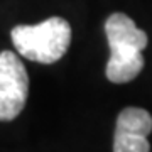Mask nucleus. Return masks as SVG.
Returning a JSON list of instances; mask_svg holds the SVG:
<instances>
[{
  "label": "nucleus",
  "instance_id": "1",
  "mask_svg": "<svg viewBox=\"0 0 152 152\" xmlns=\"http://www.w3.org/2000/svg\"><path fill=\"white\" fill-rule=\"evenodd\" d=\"M10 37L17 53L26 59L53 64L69 49L71 26L63 17H49L34 26H15Z\"/></svg>",
  "mask_w": 152,
  "mask_h": 152
},
{
  "label": "nucleus",
  "instance_id": "5",
  "mask_svg": "<svg viewBox=\"0 0 152 152\" xmlns=\"http://www.w3.org/2000/svg\"><path fill=\"white\" fill-rule=\"evenodd\" d=\"M105 34L108 39V46H132L144 51L147 48V34L135 26L129 15L122 12H115L105 22Z\"/></svg>",
  "mask_w": 152,
  "mask_h": 152
},
{
  "label": "nucleus",
  "instance_id": "4",
  "mask_svg": "<svg viewBox=\"0 0 152 152\" xmlns=\"http://www.w3.org/2000/svg\"><path fill=\"white\" fill-rule=\"evenodd\" d=\"M108 48L110 58L105 69L108 81L122 85L137 78L144 68V56L140 49L132 46H108Z\"/></svg>",
  "mask_w": 152,
  "mask_h": 152
},
{
  "label": "nucleus",
  "instance_id": "3",
  "mask_svg": "<svg viewBox=\"0 0 152 152\" xmlns=\"http://www.w3.org/2000/svg\"><path fill=\"white\" fill-rule=\"evenodd\" d=\"M152 132V117L144 108L129 107L120 112L115 127L113 152H149L147 135Z\"/></svg>",
  "mask_w": 152,
  "mask_h": 152
},
{
  "label": "nucleus",
  "instance_id": "2",
  "mask_svg": "<svg viewBox=\"0 0 152 152\" xmlns=\"http://www.w3.org/2000/svg\"><path fill=\"white\" fill-rule=\"evenodd\" d=\"M29 75L20 58L12 51L0 53V120L17 118L27 102Z\"/></svg>",
  "mask_w": 152,
  "mask_h": 152
}]
</instances>
